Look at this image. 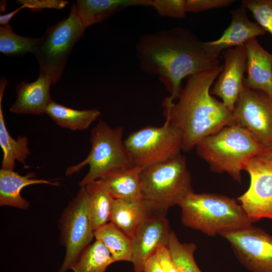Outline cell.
Returning a JSON list of instances; mask_svg holds the SVG:
<instances>
[{
	"instance_id": "6da1fadb",
	"label": "cell",
	"mask_w": 272,
	"mask_h": 272,
	"mask_svg": "<svg viewBox=\"0 0 272 272\" xmlns=\"http://www.w3.org/2000/svg\"><path fill=\"white\" fill-rule=\"evenodd\" d=\"M135 53L140 69L157 76L170 94L163 101L167 104L178 98L183 79L220 65L219 55L208 52L203 41L181 26L143 35Z\"/></svg>"
},
{
	"instance_id": "7a4b0ae2",
	"label": "cell",
	"mask_w": 272,
	"mask_h": 272,
	"mask_svg": "<svg viewBox=\"0 0 272 272\" xmlns=\"http://www.w3.org/2000/svg\"><path fill=\"white\" fill-rule=\"evenodd\" d=\"M223 65L187 78L175 102L162 103L163 114L181 134L182 150L188 152L205 138L235 123L233 112L210 94Z\"/></svg>"
},
{
	"instance_id": "3957f363",
	"label": "cell",
	"mask_w": 272,
	"mask_h": 272,
	"mask_svg": "<svg viewBox=\"0 0 272 272\" xmlns=\"http://www.w3.org/2000/svg\"><path fill=\"white\" fill-rule=\"evenodd\" d=\"M178 206L184 226L215 236L243 229L252 225L235 199L216 193H195L184 196Z\"/></svg>"
},
{
	"instance_id": "277c9868",
	"label": "cell",
	"mask_w": 272,
	"mask_h": 272,
	"mask_svg": "<svg viewBox=\"0 0 272 272\" xmlns=\"http://www.w3.org/2000/svg\"><path fill=\"white\" fill-rule=\"evenodd\" d=\"M195 148L212 171L227 173L239 182L245 163L266 149L249 130L237 123L205 138Z\"/></svg>"
},
{
	"instance_id": "5b68a950",
	"label": "cell",
	"mask_w": 272,
	"mask_h": 272,
	"mask_svg": "<svg viewBox=\"0 0 272 272\" xmlns=\"http://www.w3.org/2000/svg\"><path fill=\"white\" fill-rule=\"evenodd\" d=\"M123 128L111 127L100 120L91 131V149L88 156L80 163L69 167L65 175L70 176L78 172L88 165V173L79 183L86 186L110 172L133 166L122 141Z\"/></svg>"
},
{
	"instance_id": "8992f818",
	"label": "cell",
	"mask_w": 272,
	"mask_h": 272,
	"mask_svg": "<svg viewBox=\"0 0 272 272\" xmlns=\"http://www.w3.org/2000/svg\"><path fill=\"white\" fill-rule=\"evenodd\" d=\"M140 184L143 198L167 210L193 192L186 159L181 154L144 168Z\"/></svg>"
},
{
	"instance_id": "52a82bcc",
	"label": "cell",
	"mask_w": 272,
	"mask_h": 272,
	"mask_svg": "<svg viewBox=\"0 0 272 272\" xmlns=\"http://www.w3.org/2000/svg\"><path fill=\"white\" fill-rule=\"evenodd\" d=\"M86 28L79 16L76 3H74L68 17L49 26L41 37L34 55L38 62L40 72L50 78L52 85L61 78L74 46L83 36Z\"/></svg>"
},
{
	"instance_id": "ba28073f",
	"label": "cell",
	"mask_w": 272,
	"mask_h": 272,
	"mask_svg": "<svg viewBox=\"0 0 272 272\" xmlns=\"http://www.w3.org/2000/svg\"><path fill=\"white\" fill-rule=\"evenodd\" d=\"M124 143L132 166L143 169L182 151L181 134L166 121L161 126H147L131 133Z\"/></svg>"
},
{
	"instance_id": "9c48e42d",
	"label": "cell",
	"mask_w": 272,
	"mask_h": 272,
	"mask_svg": "<svg viewBox=\"0 0 272 272\" xmlns=\"http://www.w3.org/2000/svg\"><path fill=\"white\" fill-rule=\"evenodd\" d=\"M59 242L65 250L58 272H66L76 262L93 238V230L87 210L85 187H81L63 211L58 221Z\"/></svg>"
},
{
	"instance_id": "30bf717a",
	"label": "cell",
	"mask_w": 272,
	"mask_h": 272,
	"mask_svg": "<svg viewBox=\"0 0 272 272\" xmlns=\"http://www.w3.org/2000/svg\"><path fill=\"white\" fill-rule=\"evenodd\" d=\"M233 113L235 123L249 130L265 149H272V97L245 86Z\"/></svg>"
},
{
	"instance_id": "8fae6325",
	"label": "cell",
	"mask_w": 272,
	"mask_h": 272,
	"mask_svg": "<svg viewBox=\"0 0 272 272\" xmlns=\"http://www.w3.org/2000/svg\"><path fill=\"white\" fill-rule=\"evenodd\" d=\"M239 261L251 272H272V236L252 225L220 234Z\"/></svg>"
},
{
	"instance_id": "7c38bea8",
	"label": "cell",
	"mask_w": 272,
	"mask_h": 272,
	"mask_svg": "<svg viewBox=\"0 0 272 272\" xmlns=\"http://www.w3.org/2000/svg\"><path fill=\"white\" fill-rule=\"evenodd\" d=\"M244 170L249 174L250 183L238 201L252 223L272 219V164L255 156L245 163Z\"/></svg>"
},
{
	"instance_id": "4fadbf2b",
	"label": "cell",
	"mask_w": 272,
	"mask_h": 272,
	"mask_svg": "<svg viewBox=\"0 0 272 272\" xmlns=\"http://www.w3.org/2000/svg\"><path fill=\"white\" fill-rule=\"evenodd\" d=\"M167 211L158 212L146 219L131 237V262L134 272H143L145 264L158 250L168 245L171 230L166 216Z\"/></svg>"
},
{
	"instance_id": "5bb4252c",
	"label": "cell",
	"mask_w": 272,
	"mask_h": 272,
	"mask_svg": "<svg viewBox=\"0 0 272 272\" xmlns=\"http://www.w3.org/2000/svg\"><path fill=\"white\" fill-rule=\"evenodd\" d=\"M221 53L224 59L223 69L210 94L220 98L228 109L233 112L245 87L246 51L245 46H239L227 49Z\"/></svg>"
},
{
	"instance_id": "9a60e30c",
	"label": "cell",
	"mask_w": 272,
	"mask_h": 272,
	"mask_svg": "<svg viewBox=\"0 0 272 272\" xmlns=\"http://www.w3.org/2000/svg\"><path fill=\"white\" fill-rule=\"evenodd\" d=\"M230 13L231 24L222 35L214 41H203V45L208 52L219 56L224 50L244 46L249 40L266 33L257 23L248 19L247 10L243 6L232 10Z\"/></svg>"
},
{
	"instance_id": "2e32d148",
	"label": "cell",
	"mask_w": 272,
	"mask_h": 272,
	"mask_svg": "<svg viewBox=\"0 0 272 272\" xmlns=\"http://www.w3.org/2000/svg\"><path fill=\"white\" fill-rule=\"evenodd\" d=\"M163 211L168 210L143 197L114 199L110 221L131 237L146 219Z\"/></svg>"
},
{
	"instance_id": "e0dca14e",
	"label": "cell",
	"mask_w": 272,
	"mask_h": 272,
	"mask_svg": "<svg viewBox=\"0 0 272 272\" xmlns=\"http://www.w3.org/2000/svg\"><path fill=\"white\" fill-rule=\"evenodd\" d=\"M244 46L247 55L244 86L272 97V54L261 46L256 38L249 40Z\"/></svg>"
},
{
	"instance_id": "ac0fdd59",
	"label": "cell",
	"mask_w": 272,
	"mask_h": 272,
	"mask_svg": "<svg viewBox=\"0 0 272 272\" xmlns=\"http://www.w3.org/2000/svg\"><path fill=\"white\" fill-rule=\"evenodd\" d=\"M50 78L39 72L37 79L31 83L21 82L16 87L17 99L10 107L11 112L16 114L40 115L46 113L52 100Z\"/></svg>"
},
{
	"instance_id": "d6986e66",
	"label": "cell",
	"mask_w": 272,
	"mask_h": 272,
	"mask_svg": "<svg viewBox=\"0 0 272 272\" xmlns=\"http://www.w3.org/2000/svg\"><path fill=\"white\" fill-rule=\"evenodd\" d=\"M34 174L22 176L14 170H0V206L27 210L29 202L21 195L22 188L30 185L46 184L58 185V182L34 178Z\"/></svg>"
},
{
	"instance_id": "ffe728a7",
	"label": "cell",
	"mask_w": 272,
	"mask_h": 272,
	"mask_svg": "<svg viewBox=\"0 0 272 272\" xmlns=\"http://www.w3.org/2000/svg\"><path fill=\"white\" fill-rule=\"evenodd\" d=\"M153 0H78L79 16L86 28L130 7H151Z\"/></svg>"
},
{
	"instance_id": "44dd1931",
	"label": "cell",
	"mask_w": 272,
	"mask_h": 272,
	"mask_svg": "<svg viewBox=\"0 0 272 272\" xmlns=\"http://www.w3.org/2000/svg\"><path fill=\"white\" fill-rule=\"evenodd\" d=\"M8 83L5 78H1L0 146L3 152L1 169L14 170L16 161L26 166V160L31 153L28 148V139L26 136L20 135L15 140L12 137L7 129L2 109V100Z\"/></svg>"
},
{
	"instance_id": "7402d4cb",
	"label": "cell",
	"mask_w": 272,
	"mask_h": 272,
	"mask_svg": "<svg viewBox=\"0 0 272 272\" xmlns=\"http://www.w3.org/2000/svg\"><path fill=\"white\" fill-rule=\"evenodd\" d=\"M143 169L138 166L116 170L99 180L114 199L142 198L140 174Z\"/></svg>"
},
{
	"instance_id": "603a6c76",
	"label": "cell",
	"mask_w": 272,
	"mask_h": 272,
	"mask_svg": "<svg viewBox=\"0 0 272 272\" xmlns=\"http://www.w3.org/2000/svg\"><path fill=\"white\" fill-rule=\"evenodd\" d=\"M86 205L88 216L94 231L110 221L112 205L114 199L99 179L86 186Z\"/></svg>"
},
{
	"instance_id": "cb8c5ba5",
	"label": "cell",
	"mask_w": 272,
	"mask_h": 272,
	"mask_svg": "<svg viewBox=\"0 0 272 272\" xmlns=\"http://www.w3.org/2000/svg\"><path fill=\"white\" fill-rule=\"evenodd\" d=\"M58 125L72 130H83L89 128L101 115L99 110H76L53 101L48 104L46 113Z\"/></svg>"
},
{
	"instance_id": "d4e9b609",
	"label": "cell",
	"mask_w": 272,
	"mask_h": 272,
	"mask_svg": "<svg viewBox=\"0 0 272 272\" xmlns=\"http://www.w3.org/2000/svg\"><path fill=\"white\" fill-rule=\"evenodd\" d=\"M94 238L109 250L115 262L131 261V237L110 221L94 231Z\"/></svg>"
},
{
	"instance_id": "484cf974",
	"label": "cell",
	"mask_w": 272,
	"mask_h": 272,
	"mask_svg": "<svg viewBox=\"0 0 272 272\" xmlns=\"http://www.w3.org/2000/svg\"><path fill=\"white\" fill-rule=\"evenodd\" d=\"M114 262L106 247L96 240L84 249L70 269L73 272H105Z\"/></svg>"
},
{
	"instance_id": "4316f807",
	"label": "cell",
	"mask_w": 272,
	"mask_h": 272,
	"mask_svg": "<svg viewBox=\"0 0 272 272\" xmlns=\"http://www.w3.org/2000/svg\"><path fill=\"white\" fill-rule=\"evenodd\" d=\"M40 41L41 38L24 37L15 33L9 25L0 26V52L6 55L34 54Z\"/></svg>"
},
{
	"instance_id": "83f0119b",
	"label": "cell",
	"mask_w": 272,
	"mask_h": 272,
	"mask_svg": "<svg viewBox=\"0 0 272 272\" xmlns=\"http://www.w3.org/2000/svg\"><path fill=\"white\" fill-rule=\"evenodd\" d=\"M167 246L177 272H202L194 260V253L196 249L194 243H181L172 231Z\"/></svg>"
},
{
	"instance_id": "f1b7e54d",
	"label": "cell",
	"mask_w": 272,
	"mask_h": 272,
	"mask_svg": "<svg viewBox=\"0 0 272 272\" xmlns=\"http://www.w3.org/2000/svg\"><path fill=\"white\" fill-rule=\"evenodd\" d=\"M241 6L249 10L257 23L272 36V0H243Z\"/></svg>"
},
{
	"instance_id": "f546056e",
	"label": "cell",
	"mask_w": 272,
	"mask_h": 272,
	"mask_svg": "<svg viewBox=\"0 0 272 272\" xmlns=\"http://www.w3.org/2000/svg\"><path fill=\"white\" fill-rule=\"evenodd\" d=\"M151 7L162 17L182 19L187 13L186 0H153Z\"/></svg>"
},
{
	"instance_id": "4dcf8cb0",
	"label": "cell",
	"mask_w": 272,
	"mask_h": 272,
	"mask_svg": "<svg viewBox=\"0 0 272 272\" xmlns=\"http://www.w3.org/2000/svg\"><path fill=\"white\" fill-rule=\"evenodd\" d=\"M234 0H186L187 12L198 13L208 10L229 7Z\"/></svg>"
},
{
	"instance_id": "1f68e13d",
	"label": "cell",
	"mask_w": 272,
	"mask_h": 272,
	"mask_svg": "<svg viewBox=\"0 0 272 272\" xmlns=\"http://www.w3.org/2000/svg\"><path fill=\"white\" fill-rule=\"evenodd\" d=\"M16 2L32 12L45 9H61L68 4V2L63 0H18Z\"/></svg>"
},
{
	"instance_id": "d6a6232c",
	"label": "cell",
	"mask_w": 272,
	"mask_h": 272,
	"mask_svg": "<svg viewBox=\"0 0 272 272\" xmlns=\"http://www.w3.org/2000/svg\"><path fill=\"white\" fill-rule=\"evenodd\" d=\"M157 255L163 272H177L172 261L170 252L167 246H163L157 251Z\"/></svg>"
},
{
	"instance_id": "836d02e7",
	"label": "cell",
	"mask_w": 272,
	"mask_h": 272,
	"mask_svg": "<svg viewBox=\"0 0 272 272\" xmlns=\"http://www.w3.org/2000/svg\"><path fill=\"white\" fill-rule=\"evenodd\" d=\"M143 272H163L159 260L155 254L150 257L144 265Z\"/></svg>"
},
{
	"instance_id": "e575fe53",
	"label": "cell",
	"mask_w": 272,
	"mask_h": 272,
	"mask_svg": "<svg viewBox=\"0 0 272 272\" xmlns=\"http://www.w3.org/2000/svg\"><path fill=\"white\" fill-rule=\"evenodd\" d=\"M25 7L23 6H21L19 8L14 10L12 12H11L9 13H7L5 15H0V24L2 26H5L9 25V23L12 18L20 10L24 9Z\"/></svg>"
},
{
	"instance_id": "d590c367",
	"label": "cell",
	"mask_w": 272,
	"mask_h": 272,
	"mask_svg": "<svg viewBox=\"0 0 272 272\" xmlns=\"http://www.w3.org/2000/svg\"><path fill=\"white\" fill-rule=\"evenodd\" d=\"M264 160L272 164V149H265L258 155Z\"/></svg>"
},
{
	"instance_id": "8d00e7d4",
	"label": "cell",
	"mask_w": 272,
	"mask_h": 272,
	"mask_svg": "<svg viewBox=\"0 0 272 272\" xmlns=\"http://www.w3.org/2000/svg\"><path fill=\"white\" fill-rule=\"evenodd\" d=\"M1 3L2 4V5L1 4V12H4L6 8V2L5 1H1Z\"/></svg>"
}]
</instances>
